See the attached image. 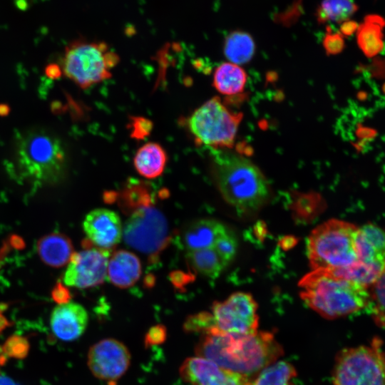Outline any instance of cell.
<instances>
[{
    "label": "cell",
    "instance_id": "1",
    "mask_svg": "<svg viewBox=\"0 0 385 385\" xmlns=\"http://www.w3.org/2000/svg\"><path fill=\"white\" fill-rule=\"evenodd\" d=\"M197 356L227 370L250 377L278 361L282 345L272 332L228 334L212 327L202 334L195 347Z\"/></svg>",
    "mask_w": 385,
    "mask_h": 385
},
{
    "label": "cell",
    "instance_id": "2",
    "mask_svg": "<svg viewBox=\"0 0 385 385\" xmlns=\"http://www.w3.org/2000/svg\"><path fill=\"white\" fill-rule=\"evenodd\" d=\"M211 172L223 199L240 213L257 212L268 200V182L251 160L235 153L220 151L212 158Z\"/></svg>",
    "mask_w": 385,
    "mask_h": 385
},
{
    "label": "cell",
    "instance_id": "3",
    "mask_svg": "<svg viewBox=\"0 0 385 385\" xmlns=\"http://www.w3.org/2000/svg\"><path fill=\"white\" fill-rule=\"evenodd\" d=\"M304 302L322 317L334 319L366 309L369 287L334 274L329 270H312L299 282Z\"/></svg>",
    "mask_w": 385,
    "mask_h": 385
},
{
    "label": "cell",
    "instance_id": "4",
    "mask_svg": "<svg viewBox=\"0 0 385 385\" xmlns=\"http://www.w3.org/2000/svg\"><path fill=\"white\" fill-rule=\"evenodd\" d=\"M14 164L19 175L34 186L57 183L66 168V156L59 139L43 129H31L16 140Z\"/></svg>",
    "mask_w": 385,
    "mask_h": 385
},
{
    "label": "cell",
    "instance_id": "5",
    "mask_svg": "<svg viewBox=\"0 0 385 385\" xmlns=\"http://www.w3.org/2000/svg\"><path fill=\"white\" fill-rule=\"evenodd\" d=\"M359 227L329 220L315 227L307 241V256L312 270H333L359 262L356 239Z\"/></svg>",
    "mask_w": 385,
    "mask_h": 385
},
{
    "label": "cell",
    "instance_id": "6",
    "mask_svg": "<svg viewBox=\"0 0 385 385\" xmlns=\"http://www.w3.org/2000/svg\"><path fill=\"white\" fill-rule=\"evenodd\" d=\"M119 56L103 42L78 40L69 43L62 59L63 74L85 89L111 77Z\"/></svg>",
    "mask_w": 385,
    "mask_h": 385
},
{
    "label": "cell",
    "instance_id": "7",
    "mask_svg": "<svg viewBox=\"0 0 385 385\" xmlns=\"http://www.w3.org/2000/svg\"><path fill=\"white\" fill-rule=\"evenodd\" d=\"M333 385H385V351L376 338L366 345L339 351L332 369Z\"/></svg>",
    "mask_w": 385,
    "mask_h": 385
},
{
    "label": "cell",
    "instance_id": "8",
    "mask_svg": "<svg viewBox=\"0 0 385 385\" xmlns=\"http://www.w3.org/2000/svg\"><path fill=\"white\" fill-rule=\"evenodd\" d=\"M241 113L229 111L218 97H214L197 108L188 120L195 139L214 149L230 148L235 142Z\"/></svg>",
    "mask_w": 385,
    "mask_h": 385
},
{
    "label": "cell",
    "instance_id": "9",
    "mask_svg": "<svg viewBox=\"0 0 385 385\" xmlns=\"http://www.w3.org/2000/svg\"><path fill=\"white\" fill-rule=\"evenodd\" d=\"M125 242L132 248L147 255L153 262L169 242V229L164 215L151 205L133 213L123 228Z\"/></svg>",
    "mask_w": 385,
    "mask_h": 385
},
{
    "label": "cell",
    "instance_id": "10",
    "mask_svg": "<svg viewBox=\"0 0 385 385\" xmlns=\"http://www.w3.org/2000/svg\"><path fill=\"white\" fill-rule=\"evenodd\" d=\"M213 327L228 334H250L257 331V304L245 292H236L212 306Z\"/></svg>",
    "mask_w": 385,
    "mask_h": 385
},
{
    "label": "cell",
    "instance_id": "11",
    "mask_svg": "<svg viewBox=\"0 0 385 385\" xmlns=\"http://www.w3.org/2000/svg\"><path fill=\"white\" fill-rule=\"evenodd\" d=\"M84 250L73 253L63 277L66 285L85 289L102 284L106 278L111 250L93 246L87 239Z\"/></svg>",
    "mask_w": 385,
    "mask_h": 385
},
{
    "label": "cell",
    "instance_id": "12",
    "mask_svg": "<svg viewBox=\"0 0 385 385\" xmlns=\"http://www.w3.org/2000/svg\"><path fill=\"white\" fill-rule=\"evenodd\" d=\"M130 358V353L123 342L108 338L90 348L87 364L95 377L114 383L128 369Z\"/></svg>",
    "mask_w": 385,
    "mask_h": 385
},
{
    "label": "cell",
    "instance_id": "13",
    "mask_svg": "<svg viewBox=\"0 0 385 385\" xmlns=\"http://www.w3.org/2000/svg\"><path fill=\"white\" fill-rule=\"evenodd\" d=\"M356 244L359 265L370 287L385 272V231L365 224L359 227Z\"/></svg>",
    "mask_w": 385,
    "mask_h": 385
},
{
    "label": "cell",
    "instance_id": "14",
    "mask_svg": "<svg viewBox=\"0 0 385 385\" xmlns=\"http://www.w3.org/2000/svg\"><path fill=\"white\" fill-rule=\"evenodd\" d=\"M179 371L182 379L190 385H246L249 380L198 356L187 358Z\"/></svg>",
    "mask_w": 385,
    "mask_h": 385
},
{
    "label": "cell",
    "instance_id": "15",
    "mask_svg": "<svg viewBox=\"0 0 385 385\" xmlns=\"http://www.w3.org/2000/svg\"><path fill=\"white\" fill-rule=\"evenodd\" d=\"M84 232L91 243L98 248L111 250L123 236V227L119 216L107 209H96L85 217Z\"/></svg>",
    "mask_w": 385,
    "mask_h": 385
},
{
    "label": "cell",
    "instance_id": "16",
    "mask_svg": "<svg viewBox=\"0 0 385 385\" xmlns=\"http://www.w3.org/2000/svg\"><path fill=\"white\" fill-rule=\"evenodd\" d=\"M88 322L86 309L78 303L70 302L56 306L50 319L53 334L65 342L78 339L84 333Z\"/></svg>",
    "mask_w": 385,
    "mask_h": 385
},
{
    "label": "cell",
    "instance_id": "17",
    "mask_svg": "<svg viewBox=\"0 0 385 385\" xmlns=\"http://www.w3.org/2000/svg\"><path fill=\"white\" fill-rule=\"evenodd\" d=\"M109 281L119 288L133 286L141 274V264L138 257L127 250L115 252L108 263Z\"/></svg>",
    "mask_w": 385,
    "mask_h": 385
},
{
    "label": "cell",
    "instance_id": "18",
    "mask_svg": "<svg viewBox=\"0 0 385 385\" xmlns=\"http://www.w3.org/2000/svg\"><path fill=\"white\" fill-rule=\"evenodd\" d=\"M227 229L215 220H198L184 230L181 235L182 244L188 251L212 247L217 239Z\"/></svg>",
    "mask_w": 385,
    "mask_h": 385
},
{
    "label": "cell",
    "instance_id": "19",
    "mask_svg": "<svg viewBox=\"0 0 385 385\" xmlns=\"http://www.w3.org/2000/svg\"><path fill=\"white\" fill-rule=\"evenodd\" d=\"M37 251L41 260L53 267H60L68 263L74 253L70 239L59 232L41 237L37 243Z\"/></svg>",
    "mask_w": 385,
    "mask_h": 385
},
{
    "label": "cell",
    "instance_id": "20",
    "mask_svg": "<svg viewBox=\"0 0 385 385\" xmlns=\"http://www.w3.org/2000/svg\"><path fill=\"white\" fill-rule=\"evenodd\" d=\"M167 155L161 145L156 143H148L140 147L133 160L137 172L146 178H155L160 175L165 167Z\"/></svg>",
    "mask_w": 385,
    "mask_h": 385
},
{
    "label": "cell",
    "instance_id": "21",
    "mask_svg": "<svg viewBox=\"0 0 385 385\" xmlns=\"http://www.w3.org/2000/svg\"><path fill=\"white\" fill-rule=\"evenodd\" d=\"M385 20L379 15L370 14L365 16L357 29V42L367 56H374L383 48V29Z\"/></svg>",
    "mask_w": 385,
    "mask_h": 385
},
{
    "label": "cell",
    "instance_id": "22",
    "mask_svg": "<svg viewBox=\"0 0 385 385\" xmlns=\"http://www.w3.org/2000/svg\"><path fill=\"white\" fill-rule=\"evenodd\" d=\"M247 75L239 65L231 62L220 64L213 75V86L224 95L239 94L245 88Z\"/></svg>",
    "mask_w": 385,
    "mask_h": 385
},
{
    "label": "cell",
    "instance_id": "23",
    "mask_svg": "<svg viewBox=\"0 0 385 385\" xmlns=\"http://www.w3.org/2000/svg\"><path fill=\"white\" fill-rule=\"evenodd\" d=\"M255 51V41L251 35L242 31H234L226 37L223 52L230 62L237 65L249 62Z\"/></svg>",
    "mask_w": 385,
    "mask_h": 385
},
{
    "label": "cell",
    "instance_id": "24",
    "mask_svg": "<svg viewBox=\"0 0 385 385\" xmlns=\"http://www.w3.org/2000/svg\"><path fill=\"white\" fill-rule=\"evenodd\" d=\"M295 367L286 361H277L257 373L246 385H295Z\"/></svg>",
    "mask_w": 385,
    "mask_h": 385
},
{
    "label": "cell",
    "instance_id": "25",
    "mask_svg": "<svg viewBox=\"0 0 385 385\" xmlns=\"http://www.w3.org/2000/svg\"><path fill=\"white\" fill-rule=\"evenodd\" d=\"M187 260L194 270L214 279L227 265L213 247L188 251Z\"/></svg>",
    "mask_w": 385,
    "mask_h": 385
},
{
    "label": "cell",
    "instance_id": "26",
    "mask_svg": "<svg viewBox=\"0 0 385 385\" xmlns=\"http://www.w3.org/2000/svg\"><path fill=\"white\" fill-rule=\"evenodd\" d=\"M358 10L353 0H322L317 9L316 16L319 23L334 21L342 23Z\"/></svg>",
    "mask_w": 385,
    "mask_h": 385
},
{
    "label": "cell",
    "instance_id": "27",
    "mask_svg": "<svg viewBox=\"0 0 385 385\" xmlns=\"http://www.w3.org/2000/svg\"><path fill=\"white\" fill-rule=\"evenodd\" d=\"M118 197L121 209L130 214L140 208L151 205L152 202L148 188L137 182L128 185L120 194L116 195Z\"/></svg>",
    "mask_w": 385,
    "mask_h": 385
},
{
    "label": "cell",
    "instance_id": "28",
    "mask_svg": "<svg viewBox=\"0 0 385 385\" xmlns=\"http://www.w3.org/2000/svg\"><path fill=\"white\" fill-rule=\"evenodd\" d=\"M369 292L366 309L376 324L385 329V272L369 287Z\"/></svg>",
    "mask_w": 385,
    "mask_h": 385
},
{
    "label": "cell",
    "instance_id": "29",
    "mask_svg": "<svg viewBox=\"0 0 385 385\" xmlns=\"http://www.w3.org/2000/svg\"><path fill=\"white\" fill-rule=\"evenodd\" d=\"M228 265L236 255L238 245L236 237L228 228L217 239L212 247Z\"/></svg>",
    "mask_w": 385,
    "mask_h": 385
},
{
    "label": "cell",
    "instance_id": "30",
    "mask_svg": "<svg viewBox=\"0 0 385 385\" xmlns=\"http://www.w3.org/2000/svg\"><path fill=\"white\" fill-rule=\"evenodd\" d=\"M0 349L1 353L5 356L23 359L29 353V344L26 338L19 335H13L6 339Z\"/></svg>",
    "mask_w": 385,
    "mask_h": 385
},
{
    "label": "cell",
    "instance_id": "31",
    "mask_svg": "<svg viewBox=\"0 0 385 385\" xmlns=\"http://www.w3.org/2000/svg\"><path fill=\"white\" fill-rule=\"evenodd\" d=\"M213 327L212 318L210 312H200L188 317L183 324V329L187 332H206Z\"/></svg>",
    "mask_w": 385,
    "mask_h": 385
},
{
    "label": "cell",
    "instance_id": "32",
    "mask_svg": "<svg viewBox=\"0 0 385 385\" xmlns=\"http://www.w3.org/2000/svg\"><path fill=\"white\" fill-rule=\"evenodd\" d=\"M323 46L327 54L335 55L342 51L344 48V36L340 32H334L329 26L323 38Z\"/></svg>",
    "mask_w": 385,
    "mask_h": 385
},
{
    "label": "cell",
    "instance_id": "33",
    "mask_svg": "<svg viewBox=\"0 0 385 385\" xmlns=\"http://www.w3.org/2000/svg\"><path fill=\"white\" fill-rule=\"evenodd\" d=\"M167 337V330L164 325L157 324L150 328L145 336L144 345L150 347L163 344Z\"/></svg>",
    "mask_w": 385,
    "mask_h": 385
},
{
    "label": "cell",
    "instance_id": "34",
    "mask_svg": "<svg viewBox=\"0 0 385 385\" xmlns=\"http://www.w3.org/2000/svg\"><path fill=\"white\" fill-rule=\"evenodd\" d=\"M131 128V137L142 139L149 135L153 128V123L148 119L143 117H132Z\"/></svg>",
    "mask_w": 385,
    "mask_h": 385
},
{
    "label": "cell",
    "instance_id": "35",
    "mask_svg": "<svg viewBox=\"0 0 385 385\" xmlns=\"http://www.w3.org/2000/svg\"><path fill=\"white\" fill-rule=\"evenodd\" d=\"M52 298L58 304H66L70 302L71 294L63 284L58 282L54 287L52 291Z\"/></svg>",
    "mask_w": 385,
    "mask_h": 385
},
{
    "label": "cell",
    "instance_id": "36",
    "mask_svg": "<svg viewBox=\"0 0 385 385\" xmlns=\"http://www.w3.org/2000/svg\"><path fill=\"white\" fill-rule=\"evenodd\" d=\"M170 278L175 287L180 288L188 284L192 279V276L185 274L183 272L175 271L170 274Z\"/></svg>",
    "mask_w": 385,
    "mask_h": 385
},
{
    "label": "cell",
    "instance_id": "37",
    "mask_svg": "<svg viewBox=\"0 0 385 385\" xmlns=\"http://www.w3.org/2000/svg\"><path fill=\"white\" fill-rule=\"evenodd\" d=\"M358 24L350 19L342 22L340 26V34L344 36H349L357 31Z\"/></svg>",
    "mask_w": 385,
    "mask_h": 385
},
{
    "label": "cell",
    "instance_id": "38",
    "mask_svg": "<svg viewBox=\"0 0 385 385\" xmlns=\"http://www.w3.org/2000/svg\"><path fill=\"white\" fill-rule=\"evenodd\" d=\"M0 385H19L16 382L12 380L11 378L0 374Z\"/></svg>",
    "mask_w": 385,
    "mask_h": 385
},
{
    "label": "cell",
    "instance_id": "39",
    "mask_svg": "<svg viewBox=\"0 0 385 385\" xmlns=\"http://www.w3.org/2000/svg\"><path fill=\"white\" fill-rule=\"evenodd\" d=\"M9 325V322L0 313V332L3 331Z\"/></svg>",
    "mask_w": 385,
    "mask_h": 385
},
{
    "label": "cell",
    "instance_id": "40",
    "mask_svg": "<svg viewBox=\"0 0 385 385\" xmlns=\"http://www.w3.org/2000/svg\"><path fill=\"white\" fill-rule=\"evenodd\" d=\"M383 91H384V93H385V83H384V86H383Z\"/></svg>",
    "mask_w": 385,
    "mask_h": 385
}]
</instances>
